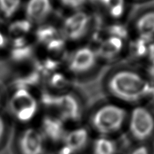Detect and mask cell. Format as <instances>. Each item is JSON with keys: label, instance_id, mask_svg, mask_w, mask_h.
Returning a JSON list of instances; mask_svg holds the SVG:
<instances>
[{"label": "cell", "instance_id": "6da1fadb", "mask_svg": "<svg viewBox=\"0 0 154 154\" xmlns=\"http://www.w3.org/2000/svg\"><path fill=\"white\" fill-rule=\"evenodd\" d=\"M151 85L139 75L129 70L115 73L108 82V89L115 97L126 102H137L147 97Z\"/></svg>", "mask_w": 154, "mask_h": 154}, {"label": "cell", "instance_id": "7a4b0ae2", "mask_svg": "<svg viewBox=\"0 0 154 154\" xmlns=\"http://www.w3.org/2000/svg\"><path fill=\"white\" fill-rule=\"evenodd\" d=\"M126 117V111L114 104L100 107L93 115L91 124L98 133L109 134L116 133L122 127Z\"/></svg>", "mask_w": 154, "mask_h": 154}, {"label": "cell", "instance_id": "3957f363", "mask_svg": "<svg viewBox=\"0 0 154 154\" xmlns=\"http://www.w3.org/2000/svg\"><path fill=\"white\" fill-rule=\"evenodd\" d=\"M129 130L137 141H145L150 138L154 132V117L152 113L143 107L134 109L129 122Z\"/></svg>", "mask_w": 154, "mask_h": 154}, {"label": "cell", "instance_id": "277c9868", "mask_svg": "<svg viewBox=\"0 0 154 154\" xmlns=\"http://www.w3.org/2000/svg\"><path fill=\"white\" fill-rule=\"evenodd\" d=\"M10 107L16 117L25 122L34 117L38 105L36 99L28 90L20 89L14 92L11 98Z\"/></svg>", "mask_w": 154, "mask_h": 154}, {"label": "cell", "instance_id": "5b68a950", "mask_svg": "<svg viewBox=\"0 0 154 154\" xmlns=\"http://www.w3.org/2000/svg\"><path fill=\"white\" fill-rule=\"evenodd\" d=\"M89 17L86 13L79 12L66 19L63 25V33L68 39L78 40L83 37L87 31Z\"/></svg>", "mask_w": 154, "mask_h": 154}, {"label": "cell", "instance_id": "8992f818", "mask_svg": "<svg viewBox=\"0 0 154 154\" xmlns=\"http://www.w3.org/2000/svg\"><path fill=\"white\" fill-rule=\"evenodd\" d=\"M54 107L60 113V118L64 121H78L81 117L79 101L71 95L56 96Z\"/></svg>", "mask_w": 154, "mask_h": 154}, {"label": "cell", "instance_id": "52a82bcc", "mask_svg": "<svg viewBox=\"0 0 154 154\" xmlns=\"http://www.w3.org/2000/svg\"><path fill=\"white\" fill-rule=\"evenodd\" d=\"M96 56L95 52L91 48H81L76 50L71 57L68 67L73 73H85L94 67Z\"/></svg>", "mask_w": 154, "mask_h": 154}, {"label": "cell", "instance_id": "ba28073f", "mask_svg": "<svg viewBox=\"0 0 154 154\" xmlns=\"http://www.w3.org/2000/svg\"><path fill=\"white\" fill-rule=\"evenodd\" d=\"M19 146L23 154H42L44 150L43 134L35 129H27L22 134Z\"/></svg>", "mask_w": 154, "mask_h": 154}, {"label": "cell", "instance_id": "9c48e42d", "mask_svg": "<svg viewBox=\"0 0 154 154\" xmlns=\"http://www.w3.org/2000/svg\"><path fill=\"white\" fill-rule=\"evenodd\" d=\"M51 10L50 0H29L25 10L29 21L39 23L48 17Z\"/></svg>", "mask_w": 154, "mask_h": 154}, {"label": "cell", "instance_id": "30bf717a", "mask_svg": "<svg viewBox=\"0 0 154 154\" xmlns=\"http://www.w3.org/2000/svg\"><path fill=\"white\" fill-rule=\"evenodd\" d=\"M42 134L53 142L63 141L66 132L63 121L60 118L47 116L43 120Z\"/></svg>", "mask_w": 154, "mask_h": 154}, {"label": "cell", "instance_id": "8fae6325", "mask_svg": "<svg viewBox=\"0 0 154 154\" xmlns=\"http://www.w3.org/2000/svg\"><path fill=\"white\" fill-rule=\"evenodd\" d=\"M89 139V134L85 128H79L66 133L63 139L64 146L68 148L72 154L83 149Z\"/></svg>", "mask_w": 154, "mask_h": 154}, {"label": "cell", "instance_id": "7c38bea8", "mask_svg": "<svg viewBox=\"0 0 154 154\" xmlns=\"http://www.w3.org/2000/svg\"><path fill=\"white\" fill-rule=\"evenodd\" d=\"M122 40L120 38L109 36L103 40L99 46L97 54L104 59L109 60L120 54L122 49Z\"/></svg>", "mask_w": 154, "mask_h": 154}, {"label": "cell", "instance_id": "4fadbf2b", "mask_svg": "<svg viewBox=\"0 0 154 154\" xmlns=\"http://www.w3.org/2000/svg\"><path fill=\"white\" fill-rule=\"evenodd\" d=\"M137 31L140 38L150 42L154 37V11L143 14L136 23Z\"/></svg>", "mask_w": 154, "mask_h": 154}, {"label": "cell", "instance_id": "5bb4252c", "mask_svg": "<svg viewBox=\"0 0 154 154\" xmlns=\"http://www.w3.org/2000/svg\"><path fill=\"white\" fill-rule=\"evenodd\" d=\"M116 149L114 141L103 136L96 139L93 146V154H116Z\"/></svg>", "mask_w": 154, "mask_h": 154}, {"label": "cell", "instance_id": "9a60e30c", "mask_svg": "<svg viewBox=\"0 0 154 154\" xmlns=\"http://www.w3.org/2000/svg\"><path fill=\"white\" fill-rule=\"evenodd\" d=\"M100 3L105 5L112 17L118 18L123 14L125 11L124 0H101Z\"/></svg>", "mask_w": 154, "mask_h": 154}, {"label": "cell", "instance_id": "2e32d148", "mask_svg": "<svg viewBox=\"0 0 154 154\" xmlns=\"http://www.w3.org/2000/svg\"><path fill=\"white\" fill-rule=\"evenodd\" d=\"M21 0H0V11L5 17L11 18L17 12Z\"/></svg>", "mask_w": 154, "mask_h": 154}, {"label": "cell", "instance_id": "e0dca14e", "mask_svg": "<svg viewBox=\"0 0 154 154\" xmlns=\"http://www.w3.org/2000/svg\"><path fill=\"white\" fill-rule=\"evenodd\" d=\"M37 37L41 42L48 44L51 41L57 37V31L53 27L48 26L42 27L37 32Z\"/></svg>", "mask_w": 154, "mask_h": 154}, {"label": "cell", "instance_id": "ac0fdd59", "mask_svg": "<svg viewBox=\"0 0 154 154\" xmlns=\"http://www.w3.org/2000/svg\"><path fill=\"white\" fill-rule=\"evenodd\" d=\"M147 41L139 37L133 44V52L136 56L142 57L148 53V48L147 46Z\"/></svg>", "mask_w": 154, "mask_h": 154}, {"label": "cell", "instance_id": "d6986e66", "mask_svg": "<svg viewBox=\"0 0 154 154\" xmlns=\"http://www.w3.org/2000/svg\"><path fill=\"white\" fill-rule=\"evenodd\" d=\"M108 32L110 34V36L120 38L121 40L125 39L128 35L127 30L125 27L119 24H113L109 27L108 28Z\"/></svg>", "mask_w": 154, "mask_h": 154}, {"label": "cell", "instance_id": "ffe728a7", "mask_svg": "<svg viewBox=\"0 0 154 154\" xmlns=\"http://www.w3.org/2000/svg\"><path fill=\"white\" fill-rule=\"evenodd\" d=\"M50 84L56 88H63L66 86L67 82L65 77L62 74L56 73L51 77Z\"/></svg>", "mask_w": 154, "mask_h": 154}, {"label": "cell", "instance_id": "44dd1931", "mask_svg": "<svg viewBox=\"0 0 154 154\" xmlns=\"http://www.w3.org/2000/svg\"><path fill=\"white\" fill-rule=\"evenodd\" d=\"M85 0H60L62 4L71 8H78L84 4Z\"/></svg>", "mask_w": 154, "mask_h": 154}, {"label": "cell", "instance_id": "7402d4cb", "mask_svg": "<svg viewBox=\"0 0 154 154\" xmlns=\"http://www.w3.org/2000/svg\"><path fill=\"white\" fill-rule=\"evenodd\" d=\"M130 154H149V152L145 146H139L132 151Z\"/></svg>", "mask_w": 154, "mask_h": 154}, {"label": "cell", "instance_id": "603a6c76", "mask_svg": "<svg viewBox=\"0 0 154 154\" xmlns=\"http://www.w3.org/2000/svg\"><path fill=\"white\" fill-rule=\"evenodd\" d=\"M5 133V123L3 118L0 116V141H2Z\"/></svg>", "mask_w": 154, "mask_h": 154}, {"label": "cell", "instance_id": "cb8c5ba5", "mask_svg": "<svg viewBox=\"0 0 154 154\" xmlns=\"http://www.w3.org/2000/svg\"><path fill=\"white\" fill-rule=\"evenodd\" d=\"M7 44V40L5 35L0 31V50L4 48Z\"/></svg>", "mask_w": 154, "mask_h": 154}, {"label": "cell", "instance_id": "d4e9b609", "mask_svg": "<svg viewBox=\"0 0 154 154\" xmlns=\"http://www.w3.org/2000/svg\"><path fill=\"white\" fill-rule=\"evenodd\" d=\"M148 72H149L151 78L154 80V59L152 60V63L149 66V69H148Z\"/></svg>", "mask_w": 154, "mask_h": 154}, {"label": "cell", "instance_id": "484cf974", "mask_svg": "<svg viewBox=\"0 0 154 154\" xmlns=\"http://www.w3.org/2000/svg\"><path fill=\"white\" fill-rule=\"evenodd\" d=\"M0 103H1V96H0Z\"/></svg>", "mask_w": 154, "mask_h": 154}]
</instances>
